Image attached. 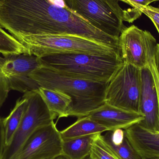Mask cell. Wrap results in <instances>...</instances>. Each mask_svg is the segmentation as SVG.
<instances>
[{
    "instance_id": "obj_23",
    "label": "cell",
    "mask_w": 159,
    "mask_h": 159,
    "mask_svg": "<svg viewBox=\"0 0 159 159\" xmlns=\"http://www.w3.org/2000/svg\"><path fill=\"white\" fill-rule=\"evenodd\" d=\"M5 147L4 118L0 117V159H3Z\"/></svg>"
},
{
    "instance_id": "obj_2",
    "label": "cell",
    "mask_w": 159,
    "mask_h": 159,
    "mask_svg": "<svg viewBox=\"0 0 159 159\" xmlns=\"http://www.w3.org/2000/svg\"><path fill=\"white\" fill-rule=\"evenodd\" d=\"M40 87L56 89L71 98L68 116H86L105 103V93L108 83L76 79L60 74L42 67L30 74Z\"/></svg>"
},
{
    "instance_id": "obj_22",
    "label": "cell",
    "mask_w": 159,
    "mask_h": 159,
    "mask_svg": "<svg viewBox=\"0 0 159 159\" xmlns=\"http://www.w3.org/2000/svg\"><path fill=\"white\" fill-rule=\"evenodd\" d=\"M130 6L140 11L142 14H145L152 20V22L159 25V8L150 5L145 6L138 4H132Z\"/></svg>"
},
{
    "instance_id": "obj_33",
    "label": "cell",
    "mask_w": 159,
    "mask_h": 159,
    "mask_svg": "<svg viewBox=\"0 0 159 159\" xmlns=\"http://www.w3.org/2000/svg\"><path fill=\"white\" fill-rule=\"evenodd\" d=\"M2 28H1V27H0V30H2Z\"/></svg>"
},
{
    "instance_id": "obj_29",
    "label": "cell",
    "mask_w": 159,
    "mask_h": 159,
    "mask_svg": "<svg viewBox=\"0 0 159 159\" xmlns=\"http://www.w3.org/2000/svg\"><path fill=\"white\" fill-rule=\"evenodd\" d=\"M154 25H155V27H156V29L157 30L159 34V25H158L157 23H155V22H153Z\"/></svg>"
},
{
    "instance_id": "obj_3",
    "label": "cell",
    "mask_w": 159,
    "mask_h": 159,
    "mask_svg": "<svg viewBox=\"0 0 159 159\" xmlns=\"http://www.w3.org/2000/svg\"><path fill=\"white\" fill-rule=\"evenodd\" d=\"M40 58L43 67L60 74L107 83H109L124 62L120 54H59Z\"/></svg>"
},
{
    "instance_id": "obj_32",
    "label": "cell",
    "mask_w": 159,
    "mask_h": 159,
    "mask_svg": "<svg viewBox=\"0 0 159 159\" xmlns=\"http://www.w3.org/2000/svg\"><path fill=\"white\" fill-rule=\"evenodd\" d=\"M154 2H156V1H159V0H153Z\"/></svg>"
},
{
    "instance_id": "obj_19",
    "label": "cell",
    "mask_w": 159,
    "mask_h": 159,
    "mask_svg": "<svg viewBox=\"0 0 159 159\" xmlns=\"http://www.w3.org/2000/svg\"><path fill=\"white\" fill-rule=\"evenodd\" d=\"M27 50L13 36L3 30H0V53L4 57L27 53Z\"/></svg>"
},
{
    "instance_id": "obj_16",
    "label": "cell",
    "mask_w": 159,
    "mask_h": 159,
    "mask_svg": "<svg viewBox=\"0 0 159 159\" xmlns=\"http://www.w3.org/2000/svg\"><path fill=\"white\" fill-rule=\"evenodd\" d=\"M96 134L63 141L62 155L68 159L87 158L90 154L93 143Z\"/></svg>"
},
{
    "instance_id": "obj_4",
    "label": "cell",
    "mask_w": 159,
    "mask_h": 159,
    "mask_svg": "<svg viewBox=\"0 0 159 159\" xmlns=\"http://www.w3.org/2000/svg\"><path fill=\"white\" fill-rule=\"evenodd\" d=\"M16 40L26 48L28 54L39 58L54 54L74 53L120 55L118 48L73 34L27 35Z\"/></svg>"
},
{
    "instance_id": "obj_10",
    "label": "cell",
    "mask_w": 159,
    "mask_h": 159,
    "mask_svg": "<svg viewBox=\"0 0 159 159\" xmlns=\"http://www.w3.org/2000/svg\"><path fill=\"white\" fill-rule=\"evenodd\" d=\"M4 58L2 71L9 80L10 90L25 93L38 89L40 86L30 75L42 67L40 58L27 53Z\"/></svg>"
},
{
    "instance_id": "obj_21",
    "label": "cell",
    "mask_w": 159,
    "mask_h": 159,
    "mask_svg": "<svg viewBox=\"0 0 159 159\" xmlns=\"http://www.w3.org/2000/svg\"><path fill=\"white\" fill-rule=\"evenodd\" d=\"M5 58L0 56V109L2 106L10 91L9 80L2 71V66L4 61Z\"/></svg>"
},
{
    "instance_id": "obj_24",
    "label": "cell",
    "mask_w": 159,
    "mask_h": 159,
    "mask_svg": "<svg viewBox=\"0 0 159 159\" xmlns=\"http://www.w3.org/2000/svg\"><path fill=\"white\" fill-rule=\"evenodd\" d=\"M155 54V53H154ZM154 54L151 56L149 59V62H148V66L151 70L153 74V77L155 80V83H156V87H157V91L158 96L159 102V76L157 69H156V66H155V62H154ZM159 132V128L158 131Z\"/></svg>"
},
{
    "instance_id": "obj_26",
    "label": "cell",
    "mask_w": 159,
    "mask_h": 159,
    "mask_svg": "<svg viewBox=\"0 0 159 159\" xmlns=\"http://www.w3.org/2000/svg\"><path fill=\"white\" fill-rule=\"evenodd\" d=\"M155 66L159 76V43L157 44L154 57Z\"/></svg>"
},
{
    "instance_id": "obj_30",
    "label": "cell",
    "mask_w": 159,
    "mask_h": 159,
    "mask_svg": "<svg viewBox=\"0 0 159 159\" xmlns=\"http://www.w3.org/2000/svg\"><path fill=\"white\" fill-rule=\"evenodd\" d=\"M159 159V158H146V159Z\"/></svg>"
},
{
    "instance_id": "obj_12",
    "label": "cell",
    "mask_w": 159,
    "mask_h": 159,
    "mask_svg": "<svg viewBox=\"0 0 159 159\" xmlns=\"http://www.w3.org/2000/svg\"><path fill=\"white\" fill-rule=\"evenodd\" d=\"M88 116L111 131L116 129L125 130L143 120L141 113L125 111L104 103L91 112Z\"/></svg>"
},
{
    "instance_id": "obj_20",
    "label": "cell",
    "mask_w": 159,
    "mask_h": 159,
    "mask_svg": "<svg viewBox=\"0 0 159 159\" xmlns=\"http://www.w3.org/2000/svg\"><path fill=\"white\" fill-rule=\"evenodd\" d=\"M96 134L92 147L89 157L92 159H120L107 147L101 137Z\"/></svg>"
},
{
    "instance_id": "obj_9",
    "label": "cell",
    "mask_w": 159,
    "mask_h": 159,
    "mask_svg": "<svg viewBox=\"0 0 159 159\" xmlns=\"http://www.w3.org/2000/svg\"><path fill=\"white\" fill-rule=\"evenodd\" d=\"M62 143L53 121L36 130L11 159H55L62 155Z\"/></svg>"
},
{
    "instance_id": "obj_13",
    "label": "cell",
    "mask_w": 159,
    "mask_h": 159,
    "mask_svg": "<svg viewBox=\"0 0 159 159\" xmlns=\"http://www.w3.org/2000/svg\"><path fill=\"white\" fill-rule=\"evenodd\" d=\"M125 135L142 159L159 158V132L138 123L124 130Z\"/></svg>"
},
{
    "instance_id": "obj_31",
    "label": "cell",
    "mask_w": 159,
    "mask_h": 159,
    "mask_svg": "<svg viewBox=\"0 0 159 159\" xmlns=\"http://www.w3.org/2000/svg\"><path fill=\"white\" fill-rule=\"evenodd\" d=\"M85 159H92L89 156V157H87V158Z\"/></svg>"
},
{
    "instance_id": "obj_5",
    "label": "cell",
    "mask_w": 159,
    "mask_h": 159,
    "mask_svg": "<svg viewBox=\"0 0 159 159\" xmlns=\"http://www.w3.org/2000/svg\"><path fill=\"white\" fill-rule=\"evenodd\" d=\"M119 0H70V9L94 28L119 39L125 28L123 21L131 23L130 9L124 10Z\"/></svg>"
},
{
    "instance_id": "obj_6",
    "label": "cell",
    "mask_w": 159,
    "mask_h": 159,
    "mask_svg": "<svg viewBox=\"0 0 159 159\" xmlns=\"http://www.w3.org/2000/svg\"><path fill=\"white\" fill-rule=\"evenodd\" d=\"M141 69L124 62L108 83L105 103L125 111L141 113Z\"/></svg>"
},
{
    "instance_id": "obj_25",
    "label": "cell",
    "mask_w": 159,
    "mask_h": 159,
    "mask_svg": "<svg viewBox=\"0 0 159 159\" xmlns=\"http://www.w3.org/2000/svg\"><path fill=\"white\" fill-rule=\"evenodd\" d=\"M119 1L128 4L129 5L132 4H138L145 6H147L149 5V4L154 2L153 0H119Z\"/></svg>"
},
{
    "instance_id": "obj_18",
    "label": "cell",
    "mask_w": 159,
    "mask_h": 159,
    "mask_svg": "<svg viewBox=\"0 0 159 159\" xmlns=\"http://www.w3.org/2000/svg\"><path fill=\"white\" fill-rule=\"evenodd\" d=\"M101 137L107 147L120 159H142L125 136L122 143L115 144L104 134Z\"/></svg>"
},
{
    "instance_id": "obj_27",
    "label": "cell",
    "mask_w": 159,
    "mask_h": 159,
    "mask_svg": "<svg viewBox=\"0 0 159 159\" xmlns=\"http://www.w3.org/2000/svg\"><path fill=\"white\" fill-rule=\"evenodd\" d=\"M65 5V6L70 9V0H61Z\"/></svg>"
},
{
    "instance_id": "obj_11",
    "label": "cell",
    "mask_w": 159,
    "mask_h": 159,
    "mask_svg": "<svg viewBox=\"0 0 159 159\" xmlns=\"http://www.w3.org/2000/svg\"><path fill=\"white\" fill-rule=\"evenodd\" d=\"M142 86L140 111L144 120L138 123L148 129L158 131V96L155 80L148 65L141 69Z\"/></svg>"
},
{
    "instance_id": "obj_15",
    "label": "cell",
    "mask_w": 159,
    "mask_h": 159,
    "mask_svg": "<svg viewBox=\"0 0 159 159\" xmlns=\"http://www.w3.org/2000/svg\"><path fill=\"white\" fill-rule=\"evenodd\" d=\"M111 131L97 123L88 116L78 118L75 123L60 131L63 141Z\"/></svg>"
},
{
    "instance_id": "obj_14",
    "label": "cell",
    "mask_w": 159,
    "mask_h": 159,
    "mask_svg": "<svg viewBox=\"0 0 159 159\" xmlns=\"http://www.w3.org/2000/svg\"><path fill=\"white\" fill-rule=\"evenodd\" d=\"M37 92L48 110L58 118L68 117V112L71 105V98L63 92L56 89L40 87Z\"/></svg>"
},
{
    "instance_id": "obj_8",
    "label": "cell",
    "mask_w": 159,
    "mask_h": 159,
    "mask_svg": "<svg viewBox=\"0 0 159 159\" xmlns=\"http://www.w3.org/2000/svg\"><path fill=\"white\" fill-rule=\"evenodd\" d=\"M157 40L150 32L135 25L125 27L119 37V46L123 61L142 69L148 65L155 53Z\"/></svg>"
},
{
    "instance_id": "obj_7",
    "label": "cell",
    "mask_w": 159,
    "mask_h": 159,
    "mask_svg": "<svg viewBox=\"0 0 159 159\" xmlns=\"http://www.w3.org/2000/svg\"><path fill=\"white\" fill-rule=\"evenodd\" d=\"M23 96L28 99V107L11 143L5 147L3 159H12L36 130L51 124L57 117L48 110L37 90Z\"/></svg>"
},
{
    "instance_id": "obj_1",
    "label": "cell",
    "mask_w": 159,
    "mask_h": 159,
    "mask_svg": "<svg viewBox=\"0 0 159 159\" xmlns=\"http://www.w3.org/2000/svg\"><path fill=\"white\" fill-rule=\"evenodd\" d=\"M0 27L16 39L30 35L73 34L119 48V39L52 0H0Z\"/></svg>"
},
{
    "instance_id": "obj_17",
    "label": "cell",
    "mask_w": 159,
    "mask_h": 159,
    "mask_svg": "<svg viewBox=\"0 0 159 159\" xmlns=\"http://www.w3.org/2000/svg\"><path fill=\"white\" fill-rule=\"evenodd\" d=\"M28 106V99L22 96L17 101L16 105L7 117L4 118L5 140L6 147L10 144L20 125Z\"/></svg>"
},
{
    "instance_id": "obj_28",
    "label": "cell",
    "mask_w": 159,
    "mask_h": 159,
    "mask_svg": "<svg viewBox=\"0 0 159 159\" xmlns=\"http://www.w3.org/2000/svg\"><path fill=\"white\" fill-rule=\"evenodd\" d=\"M55 159H68L66 157H64L63 155H61V156H60V157H58L57 158Z\"/></svg>"
}]
</instances>
